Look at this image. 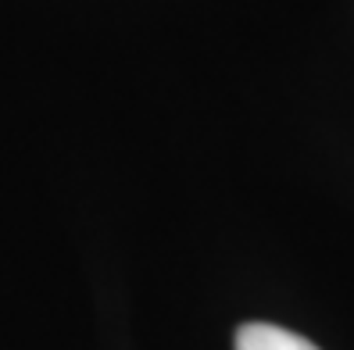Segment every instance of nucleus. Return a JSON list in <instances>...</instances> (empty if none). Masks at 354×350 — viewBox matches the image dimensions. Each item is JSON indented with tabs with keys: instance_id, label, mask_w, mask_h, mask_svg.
I'll return each instance as SVG.
<instances>
[{
	"instance_id": "obj_1",
	"label": "nucleus",
	"mask_w": 354,
	"mask_h": 350,
	"mask_svg": "<svg viewBox=\"0 0 354 350\" xmlns=\"http://www.w3.org/2000/svg\"><path fill=\"white\" fill-rule=\"evenodd\" d=\"M236 350H319L311 340L268 322H247L236 329Z\"/></svg>"
}]
</instances>
